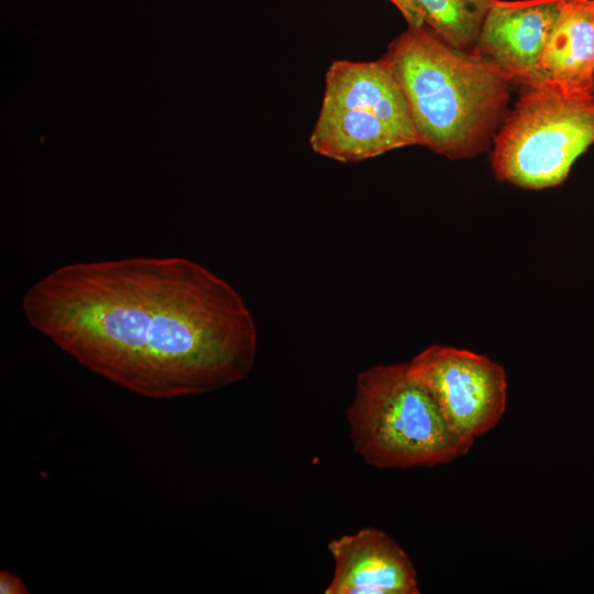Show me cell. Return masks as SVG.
<instances>
[{
    "mask_svg": "<svg viewBox=\"0 0 594 594\" xmlns=\"http://www.w3.org/2000/svg\"><path fill=\"white\" fill-rule=\"evenodd\" d=\"M346 416L354 450L380 469L448 463L472 447L449 428L408 363L363 371Z\"/></svg>",
    "mask_w": 594,
    "mask_h": 594,
    "instance_id": "3957f363",
    "label": "cell"
},
{
    "mask_svg": "<svg viewBox=\"0 0 594 594\" xmlns=\"http://www.w3.org/2000/svg\"><path fill=\"white\" fill-rule=\"evenodd\" d=\"M594 144V95L526 86L495 138L492 168L503 182L527 189L563 183Z\"/></svg>",
    "mask_w": 594,
    "mask_h": 594,
    "instance_id": "5b68a950",
    "label": "cell"
},
{
    "mask_svg": "<svg viewBox=\"0 0 594 594\" xmlns=\"http://www.w3.org/2000/svg\"><path fill=\"white\" fill-rule=\"evenodd\" d=\"M431 30L446 43L464 51L476 44L494 0H417Z\"/></svg>",
    "mask_w": 594,
    "mask_h": 594,
    "instance_id": "30bf717a",
    "label": "cell"
},
{
    "mask_svg": "<svg viewBox=\"0 0 594 594\" xmlns=\"http://www.w3.org/2000/svg\"><path fill=\"white\" fill-rule=\"evenodd\" d=\"M402 12L409 26L425 25L424 12L417 0H391Z\"/></svg>",
    "mask_w": 594,
    "mask_h": 594,
    "instance_id": "8fae6325",
    "label": "cell"
},
{
    "mask_svg": "<svg viewBox=\"0 0 594 594\" xmlns=\"http://www.w3.org/2000/svg\"><path fill=\"white\" fill-rule=\"evenodd\" d=\"M408 365L437 403L449 428L464 441L473 444L501 420L506 408V374L490 358L431 345Z\"/></svg>",
    "mask_w": 594,
    "mask_h": 594,
    "instance_id": "8992f818",
    "label": "cell"
},
{
    "mask_svg": "<svg viewBox=\"0 0 594 594\" xmlns=\"http://www.w3.org/2000/svg\"><path fill=\"white\" fill-rule=\"evenodd\" d=\"M563 0H494L473 54L509 81L527 85L558 19Z\"/></svg>",
    "mask_w": 594,
    "mask_h": 594,
    "instance_id": "52a82bcc",
    "label": "cell"
},
{
    "mask_svg": "<svg viewBox=\"0 0 594 594\" xmlns=\"http://www.w3.org/2000/svg\"><path fill=\"white\" fill-rule=\"evenodd\" d=\"M383 59L405 97L419 145L453 158L485 147L509 96L503 74L425 25L409 26Z\"/></svg>",
    "mask_w": 594,
    "mask_h": 594,
    "instance_id": "7a4b0ae2",
    "label": "cell"
},
{
    "mask_svg": "<svg viewBox=\"0 0 594 594\" xmlns=\"http://www.w3.org/2000/svg\"><path fill=\"white\" fill-rule=\"evenodd\" d=\"M0 593L1 594H28L30 593L23 579L10 571L0 572Z\"/></svg>",
    "mask_w": 594,
    "mask_h": 594,
    "instance_id": "7c38bea8",
    "label": "cell"
},
{
    "mask_svg": "<svg viewBox=\"0 0 594 594\" xmlns=\"http://www.w3.org/2000/svg\"><path fill=\"white\" fill-rule=\"evenodd\" d=\"M529 85L594 95V0H563Z\"/></svg>",
    "mask_w": 594,
    "mask_h": 594,
    "instance_id": "9c48e42d",
    "label": "cell"
},
{
    "mask_svg": "<svg viewBox=\"0 0 594 594\" xmlns=\"http://www.w3.org/2000/svg\"><path fill=\"white\" fill-rule=\"evenodd\" d=\"M309 143L316 153L343 163L419 144L405 97L383 58L331 64Z\"/></svg>",
    "mask_w": 594,
    "mask_h": 594,
    "instance_id": "277c9868",
    "label": "cell"
},
{
    "mask_svg": "<svg viewBox=\"0 0 594 594\" xmlns=\"http://www.w3.org/2000/svg\"><path fill=\"white\" fill-rule=\"evenodd\" d=\"M334 573L326 594H418L407 553L384 531L363 528L333 539Z\"/></svg>",
    "mask_w": 594,
    "mask_h": 594,
    "instance_id": "ba28073f",
    "label": "cell"
},
{
    "mask_svg": "<svg viewBox=\"0 0 594 594\" xmlns=\"http://www.w3.org/2000/svg\"><path fill=\"white\" fill-rule=\"evenodd\" d=\"M22 310L80 365L152 399L234 384L255 360L256 328L241 296L186 257L67 264L25 292Z\"/></svg>",
    "mask_w": 594,
    "mask_h": 594,
    "instance_id": "6da1fadb",
    "label": "cell"
}]
</instances>
